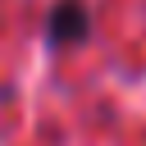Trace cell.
<instances>
[{"mask_svg":"<svg viewBox=\"0 0 146 146\" xmlns=\"http://www.w3.org/2000/svg\"><path fill=\"white\" fill-rule=\"evenodd\" d=\"M91 36V14L82 0H59L46 18V41L50 46H78Z\"/></svg>","mask_w":146,"mask_h":146,"instance_id":"6da1fadb","label":"cell"}]
</instances>
